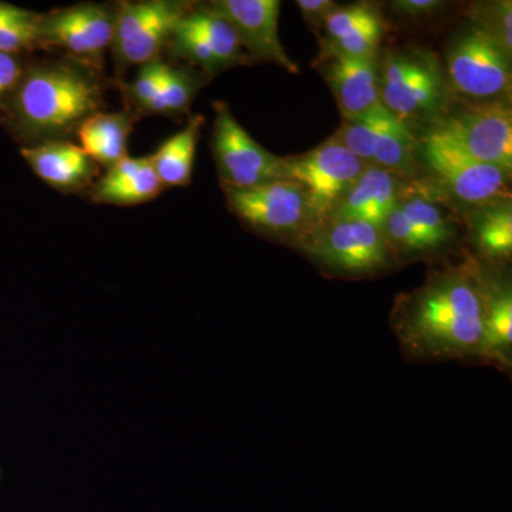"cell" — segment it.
Masks as SVG:
<instances>
[{"instance_id":"6da1fadb","label":"cell","mask_w":512,"mask_h":512,"mask_svg":"<svg viewBox=\"0 0 512 512\" xmlns=\"http://www.w3.org/2000/svg\"><path fill=\"white\" fill-rule=\"evenodd\" d=\"M484 306V266L464 251L430 266L423 284L396 296L390 328L410 362L474 365Z\"/></svg>"},{"instance_id":"7a4b0ae2","label":"cell","mask_w":512,"mask_h":512,"mask_svg":"<svg viewBox=\"0 0 512 512\" xmlns=\"http://www.w3.org/2000/svg\"><path fill=\"white\" fill-rule=\"evenodd\" d=\"M382 231L399 268L421 261L441 264L466 251L463 210L430 178L404 183Z\"/></svg>"},{"instance_id":"3957f363","label":"cell","mask_w":512,"mask_h":512,"mask_svg":"<svg viewBox=\"0 0 512 512\" xmlns=\"http://www.w3.org/2000/svg\"><path fill=\"white\" fill-rule=\"evenodd\" d=\"M100 104V84L82 67L42 64L22 74L13 90V119L26 136L55 141L99 113Z\"/></svg>"},{"instance_id":"277c9868","label":"cell","mask_w":512,"mask_h":512,"mask_svg":"<svg viewBox=\"0 0 512 512\" xmlns=\"http://www.w3.org/2000/svg\"><path fill=\"white\" fill-rule=\"evenodd\" d=\"M380 101L397 120H439L456 101L446 70L436 53L421 47L387 50L379 59Z\"/></svg>"},{"instance_id":"5b68a950","label":"cell","mask_w":512,"mask_h":512,"mask_svg":"<svg viewBox=\"0 0 512 512\" xmlns=\"http://www.w3.org/2000/svg\"><path fill=\"white\" fill-rule=\"evenodd\" d=\"M295 249L329 278L373 279L399 268L382 228L363 221H325Z\"/></svg>"},{"instance_id":"8992f818","label":"cell","mask_w":512,"mask_h":512,"mask_svg":"<svg viewBox=\"0 0 512 512\" xmlns=\"http://www.w3.org/2000/svg\"><path fill=\"white\" fill-rule=\"evenodd\" d=\"M417 160L461 210L511 200V173L468 156L433 128L417 138Z\"/></svg>"},{"instance_id":"52a82bcc","label":"cell","mask_w":512,"mask_h":512,"mask_svg":"<svg viewBox=\"0 0 512 512\" xmlns=\"http://www.w3.org/2000/svg\"><path fill=\"white\" fill-rule=\"evenodd\" d=\"M511 53L493 36L468 23L451 37L446 47L448 84L456 99L467 103H510Z\"/></svg>"},{"instance_id":"ba28073f","label":"cell","mask_w":512,"mask_h":512,"mask_svg":"<svg viewBox=\"0 0 512 512\" xmlns=\"http://www.w3.org/2000/svg\"><path fill=\"white\" fill-rule=\"evenodd\" d=\"M224 192L229 211L245 227L269 241L295 248L318 227L308 194L295 181L276 180L247 190Z\"/></svg>"},{"instance_id":"9c48e42d","label":"cell","mask_w":512,"mask_h":512,"mask_svg":"<svg viewBox=\"0 0 512 512\" xmlns=\"http://www.w3.org/2000/svg\"><path fill=\"white\" fill-rule=\"evenodd\" d=\"M335 136L366 165L406 181L419 178L417 138L412 128L397 120L382 103L362 116L343 119Z\"/></svg>"},{"instance_id":"30bf717a","label":"cell","mask_w":512,"mask_h":512,"mask_svg":"<svg viewBox=\"0 0 512 512\" xmlns=\"http://www.w3.org/2000/svg\"><path fill=\"white\" fill-rule=\"evenodd\" d=\"M426 128L447 138L481 163L512 171V111L510 103H464L454 106Z\"/></svg>"},{"instance_id":"8fae6325","label":"cell","mask_w":512,"mask_h":512,"mask_svg":"<svg viewBox=\"0 0 512 512\" xmlns=\"http://www.w3.org/2000/svg\"><path fill=\"white\" fill-rule=\"evenodd\" d=\"M365 168L366 164L333 134L308 153L284 157L282 180L295 181L305 190L319 227L329 220L338 202Z\"/></svg>"},{"instance_id":"7c38bea8","label":"cell","mask_w":512,"mask_h":512,"mask_svg":"<svg viewBox=\"0 0 512 512\" xmlns=\"http://www.w3.org/2000/svg\"><path fill=\"white\" fill-rule=\"evenodd\" d=\"M211 148L224 190H247L282 180L284 157L275 156L235 119L225 101L214 103Z\"/></svg>"},{"instance_id":"4fadbf2b","label":"cell","mask_w":512,"mask_h":512,"mask_svg":"<svg viewBox=\"0 0 512 512\" xmlns=\"http://www.w3.org/2000/svg\"><path fill=\"white\" fill-rule=\"evenodd\" d=\"M190 6L173 0L126 2L116 13L113 49L119 63L126 66L158 59L165 43L170 42Z\"/></svg>"},{"instance_id":"5bb4252c","label":"cell","mask_w":512,"mask_h":512,"mask_svg":"<svg viewBox=\"0 0 512 512\" xmlns=\"http://www.w3.org/2000/svg\"><path fill=\"white\" fill-rule=\"evenodd\" d=\"M237 32L249 59L276 64L298 74V64L286 55L279 37L281 2L278 0H217L211 3Z\"/></svg>"},{"instance_id":"9a60e30c","label":"cell","mask_w":512,"mask_h":512,"mask_svg":"<svg viewBox=\"0 0 512 512\" xmlns=\"http://www.w3.org/2000/svg\"><path fill=\"white\" fill-rule=\"evenodd\" d=\"M116 13L100 5H79L40 16L39 43L96 59L113 43Z\"/></svg>"},{"instance_id":"2e32d148","label":"cell","mask_w":512,"mask_h":512,"mask_svg":"<svg viewBox=\"0 0 512 512\" xmlns=\"http://www.w3.org/2000/svg\"><path fill=\"white\" fill-rule=\"evenodd\" d=\"M313 66L328 83L342 119L372 110L380 101L379 57H355L319 52Z\"/></svg>"},{"instance_id":"e0dca14e","label":"cell","mask_w":512,"mask_h":512,"mask_svg":"<svg viewBox=\"0 0 512 512\" xmlns=\"http://www.w3.org/2000/svg\"><path fill=\"white\" fill-rule=\"evenodd\" d=\"M485 272L483 336L474 365L488 366L510 375L512 370V288L507 268Z\"/></svg>"},{"instance_id":"ac0fdd59","label":"cell","mask_w":512,"mask_h":512,"mask_svg":"<svg viewBox=\"0 0 512 512\" xmlns=\"http://www.w3.org/2000/svg\"><path fill=\"white\" fill-rule=\"evenodd\" d=\"M389 26L377 6L369 2L338 6L319 36L320 52L377 56Z\"/></svg>"},{"instance_id":"d6986e66","label":"cell","mask_w":512,"mask_h":512,"mask_svg":"<svg viewBox=\"0 0 512 512\" xmlns=\"http://www.w3.org/2000/svg\"><path fill=\"white\" fill-rule=\"evenodd\" d=\"M467 254L488 268H507L512 258L511 200L463 211Z\"/></svg>"},{"instance_id":"ffe728a7","label":"cell","mask_w":512,"mask_h":512,"mask_svg":"<svg viewBox=\"0 0 512 512\" xmlns=\"http://www.w3.org/2000/svg\"><path fill=\"white\" fill-rule=\"evenodd\" d=\"M404 183L406 180L389 171L366 165L338 202L329 220L363 221L383 228Z\"/></svg>"},{"instance_id":"44dd1931","label":"cell","mask_w":512,"mask_h":512,"mask_svg":"<svg viewBox=\"0 0 512 512\" xmlns=\"http://www.w3.org/2000/svg\"><path fill=\"white\" fill-rule=\"evenodd\" d=\"M20 154L33 173L50 187L60 191H76L86 187L96 174V163L83 148L67 141H42L23 147Z\"/></svg>"},{"instance_id":"7402d4cb","label":"cell","mask_w":512,"mask_h":512,"mask_svg":"<svg viewBox=\"0 0 512 512\" xmlns=\"http://www.w3.org/2000/svg\"><path fill=\"white\" fill-rule=\"evenodd\" d=\"M163 190L150 158L126 157L94 185L92 198L97 204L127 207L156 200Z\"/></svg>"},{"instance_id":"603a6c76","label":"cell","mask_w":512,"mask_h":512,"mask_svg":"<svg viewBox=\"0 0 512 512\" xmlns=\"http://www.w3.org/2000/svg\"><path fill=\"white\" fill-rule=\"evenodd\" d=\"M80 147L94 163L107 168L124 160L127 156L131 119L124 113L93 114L77 128Z\"/></svg>"},{"instance_id":"cb8c5ba5","label":"cell","mask_w":512,"mask_h":512,"mask_svg":"<svg viewBox=\"0 0 512 512\" xmlns=\"http://www.w3.org/2000/svg\"><path fill=\"white\" fill-rule=\"evenodd\" d=\"M205 117L198 114L183 130L165 140L156 153L148 156L158 180L165 187H187L191 184L192 167Z\"/></svg>"},{"instance_id":"d4e9b609","label":"cell","mask_w":512,"mask_h":512,"mask_svg":"<svg viewBox=\"0 0 512 512\" xmlns=\"http://www.w3.org/2000/svg\"><path fill=\"white\" fill-rule=\"evenodd\" d=\"M185 18L191 23L192 28L204 37L222 72L238 64L251 62L242 49L237 32L217 10L211 6L190 9Z\"/></svg>"},{"instance_id":"484cf974","label":"cell","mask_w":512,"mask_h":512,"mask_svg":"<svg viewBox=\"0 0 512 512\" xmlns=\"http://www.w3.org/2000/svg\"><path fill=\"white\" fill-rule=\"evenodd\" d=\"M198 82L192 74L185 70L168 66L167 73L161 84L160 92L148 104V114H178L190 107L197 94Z\"/></svg>"},{"instance_id":"4316f807","label":"cell","mask_w":512,"mask_h":512,"mask_svg":"<svg viewBox=\"0 0 512 512\" xmlns=\"http://www.w3.org/2000/svg\"><path fill=\"white\" fill-rule=\"evenodd\" d=\"M468 18L471 20L470 23L493 36L512 55V3L510 0L474 3L468 9Z\"/></svg>"},{"instance_id":"83f0119b","label":"cell","mask_w":512,"mask_h":512,"mask_svg":"<svg viewBox=\"0 0 512 512\" xmlns=\"http://www.w3.org/2000/svg\"><path fill=\"white\" fill-rule=\"evenodd\" d=\"M167 70L168 64L161 62L160 59L141 66L140 73L137 74L134 82L128 87V96L134 101L137 109L147 110L148 104L160 92V87L163 84Z\"/></svg>"},{"instance_id":"f1b7e54d","label":"cell","mask_w":512,"mask_h":512,"mask_svg":"<svg viewBox=\"0 0 512 512\" xmlns=\"http://www.w3.org/2000/svg\"><path fill=\"white\" fill-rule=\"evenodd\" d=\"M39 18L35 22L0 26V53L13 56V53H18L20 50L40 46L39 28H37Z\"/></svg>"},{"instance_id":"f546056e","label":"cell","mask_w":512,"mask_h":512,"mask_svg":"<svg viewBox=\"0 0 512 512\" xmlns=\"http://www.w3.org/2000/svg\"><path fill=\"white\" fill-rule=\"evenodd\" d=\"M296 5L301 10L302 18L305 20L306 25L318 36L322 32L326 20L329 19V16L339 6L333 0H298Z\"/></svg>"},{"instance_id":"4dcf8cb0","label":"cell","mask_w":512,"mask_h":512,"mask_svg":"<svg viewBox=\"0 0 512 512\" xmlns=\"http://www.w3.org/2000/svg\"><path fill=\"white\" fill-rule=\"evenodd\" d=\"M446 5L440 0H394L390 8L403 18L426 19L439 13Z\"/></svg>"},{"instance_id":"1f68e13d","label":"cell","mask_w":512,"mask_h":512,"mask_svg":"<svg viewBox=\"0 0 512 512\" xmlns=\"http://www.w3.org/2000/svg\"><path fill=\"white\" fill-rule=\"evenodd\" d=\"M22 74L18 59L12 55L0 53V101L15 90Z\"/></svg>"},{"instance_id":"d6a6232c","label":"cell","mask_w":512,"mask_h":512,"mask_svg":"<svg viewBox=\"0 0 512 512\" xmlns=\"http://www.w3.org/2000/svg\"><path fill=\"white\" fill-rule=\"evenodd\" d=\"M37 18H39V16L29 12V10L10 5V3L0 2V26L35 22Z\"/></svg>"},{"instance_id":"836d02e7","label":"cell","mask_w":512,"mask_h":512,"mask_svg":"<svg viewBox=\"0 0 512 512\" xmlns=\"http://www.w3.org/2000/svg\"><path fill=\"white\" fill-rule=\"evenodd\" d=\"M0 477H2V471H0Z\"/></svg>"}]
</instances>
